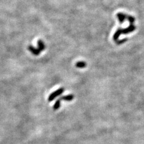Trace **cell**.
I'll use <instances>...</instances> for the list:
<instances>
[{
	"label": "cell",
	"mask_w": 144,
	"mask_h": 144,
	"mask_svg": "<svg viewBox=\"0 0 144 144\" xmlns=\"http://www.w3.org/2000/svg\"><path fill=\"white\" fill-rule=\"evenodd\" d=\"M64 91V88H59V89H57V90L55 91V92H54V93H52L51 95H50L49 97L48 98V101H50V102L53 101L57 97L60 96L61 94L63 93Z\"/></svg>",
	"instance_id": "obj_1"
},
{
	"label": "cell",
	"mask_w": 144,
	"mask_h": 144,
	"mask_svg": "<svg viewBox=\"0 0 144 144\" xmlns=\"http://www.w3.org/2000/svg\"><path fill=\"white\" fill-rule=\"evenodd\" d=\"M28 49L34 55H39L40 54V52H41V51L39 49L36 48V47H33L32 46H28Z\"/></svg>",
	"instance_id": "obj_2"
},
{
	"label": "cell",
	"mask_w": 144,
	"mask_h": 144,
	"mask_svg": "<svg viewBox=\"0 0 144 144\" xmlns=\"http://www.w3.org/2000/svg\"><path fill=\"white\" fill-rule=\"evenodd\" d=\"M37 45H38V49L40 50V51H44L45 49V44H44V42H43L42 40H39V41L37 42Z\"/></svg>",
	"instance_id": "obj_3"
},
{
	"label": "cell",
	"mask_w": 144,
	"mask_h": 144,
	"mask_svg": "<svg viewBox=\"0 0 144 144\" xmlns=\"http://www.w3.org/2000/svg\"><path fill=\"white\" fill-rule=\"evenodd\" d=\"M73 99H74V96H73V94H69V95H67V96H63V97H61L59 99H60L61 100H65V101H70L73 100Z\"/></svg>",
	"instance_id": "obj_4"
},
{
	"label": "cell",
	"mask_w": 144,
	"mask_h": 144,
	"mask_svg": "<svg viewBox=\"0 0 144 144\" xmlns=\"http://www.w3.org/2000/svg\"><path fill=\"white\" fill-rule=\"evenodd\" d=\"M86 62L84 61H79L76 64V67L77 68H80V69H84V68L86 67Z\"/></svg>",
	"instance_id": "obj_5"
},
{
	"label": "cell",
	"mask_w": 144,
	"mask_h": 144,
	"mask_svg": "<svg viewBox=\"0 0 144 144\" xmlns=\"http://www.w3.org/2000/svg\"><path fill=\"white\" fill-rule=\"evenodd\" d=\"M60 106H61V100L60 99H58V100H57L56 102L55 103V104H54L53 109H54V110H55H55L58 109L60 108Z\"/></svg>",
	"instance_id": "obj_6"
}]
</instances>
